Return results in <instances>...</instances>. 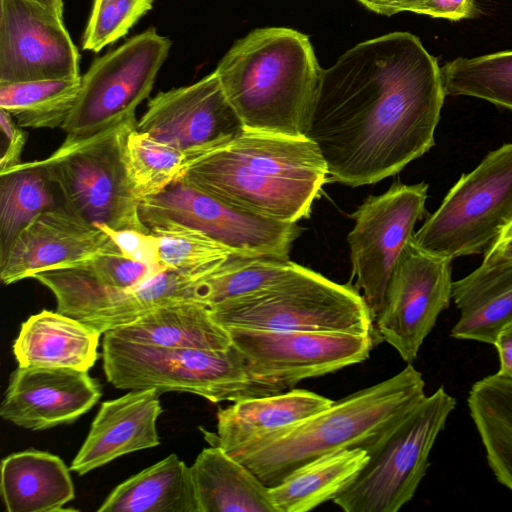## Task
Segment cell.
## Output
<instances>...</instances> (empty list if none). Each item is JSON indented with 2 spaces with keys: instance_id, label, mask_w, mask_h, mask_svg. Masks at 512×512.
<instances>
[{
  "instance_id": "1",
  "label": "cell",
  "mask_w": 512,
  "mask_h": 512,
  "mask_svg": "<svg viewBox=\"0 0 512 512\" xmlns=\"http://www.w3.org/2000/svg\"><path fill=\"white\" fill-rule=\"evenodd\" d=\"M445 96L437 58L417 36L391 32L322 69L305 137L333 181L374 184L434 146Z\"/></svg>"
},
{
  "instance_id": "2",
  "label": "cell",
  "mask_w": 512,
  "mask_h": 512,
  "mask_svg": "<svg viewBox=\"0 0 512 512\" xmlns=\"http://www.w3.org/2000/svg\"><path fill=\"white\" fill-rule=\"evenodd\" d=\"M327 175L306 137L245 131L191 162L179 179L241 210L296 223L309 215Z\"/></svg>"
},
{
  "instance_id": "3",
  "label": "cell",
  "mask_w": 512,
  "mask_h": 512,
  "mask_svg": "<svg viewBox=\"0 0 512 512\" xmlns=\"http://www.w3.org/2000/svg\"><path fill=\"white\" fill-rule=\"evenodd\" d=\"M425 394L420 371L409 363L396 375L334 401L294 424L251 439L229 451L266 486L328 453L374 443Z\"/></svg>"
},
{
  "instance_id": "4",
  "label": "cell",
  "mask_w": 512,
  "mask_h": 512,
  "mask_svg": "<svg viewBox=\"0 0 512 512\" xmlns=\"http://www.w3.org/2000/svg\"><path fill=\"white\" fill-rule=\"evenodd\" d=\"M215 71L245 131L305 137L322 73L305 34L255 29L232 45Z\"/></svg>"
},
{
  "instance_id": "5",
  "label": "cell",
  "mask_w": 512,
  "mask_h": 512,
  "mask_svg": "<svg viewBox=\"0 0 512 512\" xmlns=\"http://www.w3.org/2000/svg\"><path fill=\"white\" fill-rule=\"evenodd\" d=\"M102 359L108 382L122 390L186 392L212 403L280 393L253 379L233 344L222 351L167 348L131 342L106 332Z\"/></svg>"
},
{
  "instance_id": "6",
  "label": "cell",
  "mask_w": 512,
  "mask_h": 512,
  "mask_svg": "<svg viewBox=\"0 0 512 512\" xmlns=\"http://www.w3.org/2000/svg\"><path fill=\"white\" fill-rule=\"evenodd\" d=\"M209 309L226 329L345 332L376 340L370 311L354 286L299 264L282 280Z\"/></svg>"
},
{
  "instance_id": "7",
  "label": "cell",
  "mask_w": 512,
  "mask_h": 512,
  "mask_svg": "<svg viewBox=\"0 0 512 512\" xmlns=\"http://www.w3.org/2000/svg\"><path fill=\"white\" fill-rule=\"evenodd\" d=\"M455 407V398L443 386L426 395L366 448L368 461L333 502L346 512L400 510L414 497Z\"/></svg>"
},
{
  "instance_id": "8",
  "label": "cell",
  "mask_w": 512,
  "mask_h": 512,
  "mask_svg": "<svg viewBox=\"0 0 512 512\" xmlns=\"http://www.w3.org/2000/svg\"><path fill=\"white\" fill-rule=\"evenodd\" d=\"M137 122L126 121L81 142L62 144L41 160L68 211L93 225L151 232L141 219V201L125 163L127 137Z\"/></svg>"
},
{
  "instance_id": "9",
  "label": "cell",
  "mask_w": 512,
  "mask_h": 512,
  "mask_svg": "<svg viewBox=\"0 0 512 512\" xmlns=\"http://www.w3.org/2000/svg\"><path fill=\"white\" fill-rule=\"evenodd\" d=\"M511 223L512 143H507L459 178L412 239L420 249L451 260L485 255Z\"/></svg>"
},
{
  "instance_id": "10",
  "label": "cell",
  "mask_w": 512,
  "mask_h": 512,
  "mask_svg": "<svg viewBox=\"0 0 512 512\" xmlns=\"http://www.w3.org/2000/svg\"><path fill=\"white\" fill-rule=\"evenodd\" d=\"M171 41L150 27L97 58L81 76L74 108L62 129L70 145L115 125L137 120L136 108L146 99L168 57Z\"/></svg>"
},
{
  "instance_id": "11",
  "label": "cell",
  "mask_w": 512,
  "mask_h": 512,
  "mask_svg": "<svg viewBox=\"0 0 512 512\" xmlns=\"http://www.w3.org/2000/svg\"><path fill=\"white\" fill-rule=\"evenodd\" d=\"M149 228L177 224L198 230L244 258L289 260L301 229L236 208L178 179L161 193L140 203Z\"/></svg>"
},
{
  "instance_id": "12",
  "label": "cell",
  "mask_w": 512,
  "mask_h": 512,
  "mask_svg": "<svg viewBox=\"0 0 512 512\" xmlns=\"http://www.w3.org/2000/svg\"><path fill=\"white\" fill-rule=\"evenodd\" d=\"M428 185L394 183L380 195H369L350 215L354 226L347 236L355 288L373 322L400 257L425 212Z\"/></svg>"
},
{
  "instance_id": "13",
  "label": "cell",
  "mask_w": 512,
  "mask_h": 512,
  "mask_svg": "<svg viewBox=\"0 0 512 512\" xmlns=\"http://www.w3.org/2000/svg\"><path fill=\"white\" fill-rule=\"evenodd\" d=\"M227 330L253 379L278 392L361 363L377 344L372 335L345 332Z\"/></svg>"
},
{
  "instance_id": "14",
  "label": "cell",
  "mask_w": 512,
  "mask_h": 512,
  "mask_svg": "<svg viewBox=\"0 0 512 512\" xmlns=\"http://www.w3.org/2000/svg\"><path fill=\"white\" fill-rule=\"evenodd\" d=\"M451 262L420 249L411 238L392 274L374 320V334L378 343L387 342L408 364L450 305Z\"/></svg>"
},
{
  "instance_id": "15",
  "label": "cell",
  "mask_w": 512,
  "mask_h": 512,
  "mask_svg": "<svg viewBox=\"0 0 512 512\" xmlns=\"http://www.w3.org/2000/svg\"><path fill=\"white\" fill-rule=\"evenodd\" d=\"M136 128L183 151L192 162L245 132L216 71L191 85L158 93Z\"/></svg>"
},
{
  "instance_id": "16",
  "label": "cell",
  "mask_w": 512,
  "mask_h": 512,
  "mask_svg": "<svg viewBox=\"0 0 512 512\" xmlns=\"http://www.w3.org/2000/svg\"><path fill=\"white\" fill-rule=\"evenodd\" d=\"M79 76L62 17L32 0H0V83Z\"/></svg>"
},
{
  "instance_id": "17",
  "label": "cell",
  "mask_w": 512,
  "mask_h": 512,
  "mask_svg": "<svg viewBox=\"0 0 512 512\" xmlns=\"http://www.w3.org/2000/svg\"><path fill=\"white\" fill-rule=\"evenodd\" d=\"M101 395L88 371L18 366L9 378L0 416L25 429L46 430L76 421Z\"/></svg>"
},
{
  "instance_id": "18",
  "label": "cell",
  "mask_w": 512,
  "mask_h": 512,
  "mask_svg": "<svg viewBox=\"0 0 512 512\" xmlns=\"http://www.w3.org/2000/svg\"><path fill=\"white\" fill-rule=\"evenodd\" d=\"M110 249L119 248L101 227L61 204L37 216L20 232L0 260V278L9 285L41 271L86 262Z\"/></svg>"
},
{
  "instance_id": "19",
  "label": "cell",
  "mask_w": 512,
  "mask_h": 512,
  "mask_svg": "<svg viewBox=\"0 0 512 512\" xmlns=\"http://www.w3.org/2000/svg\"><path fill=\"white\" fill-rule=\"evenodd\" d=\"M160 394L156 388L135 389L103 402L71 463V471L84 475L123 455L158 446Z\"/></svg>"
},
{
  "instance_id": "20",
  "label": "cell",
  "mask_w": 512,
  "mask_h": 512,
  "mask_svg": "<svg viewBox=\"0 0 512 512\" xmlns=\"http://www.w3.org/2000/svg\"><path fill=\"white\" fill-rule=\"evenodd\" d=\"M101 332L58 311L42 310L22 323L13 354L22 367L89 371L99 358Z\"/></svg>"
},
{
  "instance_id": "21",
  "label": "cell",
  "mask_w": 512,
  "mask_h": 512,
  "mask_svg": "<svg viewBox=\"0 0 512 512\" xmlns=\"http://www.w3.org/2000/svg\"><path fill=\"white\" fill-rule=\"evenodd\" d=\"M333 402L304 389L242 399L218 410L217 432L203 430L204 438L229 452L255 437L294 425Z\"/></svg>"
},
{
  "instance_id": "22",
  "label": "cell",
  "mask_w": 512,
  "mask_h": 512,
  "mask_svg": "<svg viewBox=\"0 0 512 512\" xmlns=\"http://www.w3.org/2000/svg\"><path fill=\"white\" fill-rule=\"evenodd\" d=\"M452 299L460 312L450 336L494 345L512 323V263H485L453 282Z\"/></svg>"
},
{
  "instance_id": "23",
  "label": "cell",
  "mask_w": 512,
  "mask_h": 512,
  "mask_svg": "<svg viewBox=\"0 0 512 512\" xmlns=\"http://www.w3.org/2000/svg\"><path fill=\"white\" fill-rule=\"evenodd\" d=\"M71 469L57 455L36 449L1 461L0 490L8 512L63 511L74 499Z\"/></svg>"
},
{
  "instance_id": "24",
  "label": "cell",
  "mask_w": 512,
  "mask_h": 512,
  "mask_svg": "<svg viewBox=\"0 0 512 512\" xmlns=\"http://www.w3.org/2000/svg\"><path fill=\"white\" fill-rule=\"evenodd\" d=\"M108 332L131 342L167 348L222 351L232 346L229 331L212 318L209 307L195 301L155 308Z\"/></svg>"
},
{
  "instance_id": "25",
  "label": "cell",
  "mask_w": 512,
  "mask_h": 512,
  "mask_svg": "<svg viewBox=\"0 0 512 512\" xmlns=\"http://www.w3.org/2000/svg\"><path fill=\"white\" fill-rule=\"evenodd\" d=\"M190 468L199 512H277L269 487L223 448H204Z\"/></svg>"
},
{
  "instance_id": "26",
  "label": "cell",
  "mask_w": 512,
  "mask_h": 512,
  "mask_svg": "<svg viewBox=\"0 0 512 512\" xmlns=\"http://www.w3.org/2000/svg\"><path fill=\"white\" fill-rule=\"evenodd\" d=\"M98 512H199L190 466L176 454L120 483Z\"/></svg>"
},
{
  "instance_id": "27",
  "label": "cell",
  "mask_w": 512,
  "mask_h": 512,
  "mask_svg": "<svg viewBox=\"0 0 512 512\" xmlns=\"http://www.w3.org/2000/svg\"><path fill=\"white\" fill-rule=\"evenodd\" d=\"M363 448H347L321 456L269 487L277 512H306L333 500L368 461Z\"/></svg>"
},
{
  "instance_id": "28",
  "label": "cell",
  "mask_w": 512,
  "mask_h": 512,
  "mask_svg": "<svg viewBox=\"0 0 512 512\" xmlns=\"http://www.w3.org/2000/svg\"><path fill=\"white\" fill-rule=\"evenodd\" d=\"M467 403L492 473L512 491V380L499 373L478 380Z\"/></svg>"
},
{
  "instance_id": "29",
  "label": "cell",
  "mask_w": 512,
  "mask_h": 512,
  "mask_svg": "<svg viewBox=\"0 0 512 512\" xmlns=\"http://www.w3.org/2000/svg\"><path fill=\"white\" fill-rule=\"evenodd\" d=\"M53 185L41 160L0 172V260L37 216L61 205L55 200Z\"/></svg>"
},
{
  "instance_id": "30",
  "label": "cell",
  "mask_w": 512,
  "mask_h": 512,
  "mask_svg": "<svg viewBox=\"0 0 512 512\" xmlns=\"http://www.w3.org/2000/svg\"><path fill=\"white\" fill-rule=\"evenodd\" d=\"M81 86L74 78L0 83V109L9 112L24 128L63 127Z\"/></svg>"
},
{
  "instance_id": "31",
  "label": "cell",
  "mask_w": 512,
  "mask_h": 512,
  "mask_svg": "<svg viewBox=\"0 0 512 512\" xmlns=\"http://www.w3.org/2000/svg\"><path fill=\"white\" fill-rule=\"evenodd\" d=\"M441 72L446 95L475 97L512 111V50L458 57Z\"/></svg>"
},
{
  "instance_id": "32",
  "label": "cell",
  "mask_w": 512,
  "mask_h": 512,
  "mask_svg": "<svg viewBox=\"0 0 512 512\" xmlns=\"http://www.w3.org/2000/svg\"><path fill=\"white\" fill-rule=\"evenodd\" d=\"M183 151L132 128L125 146V163L140 201L155 196L178 180L191 163Z\"/></svg>"
},
{
  "instance_id": "33",
  "label": "cell",
  "mask_w": 512,
  "mask_h": 512,
  "mask_svg": "<svg viewBox=\"0 0 512 512\" xmlns=\"http://www.w3.org/2000/svg\"><path fill=\"white\" fill-rule=\"evenodd\" d=\"M297 266L290 260L235 256L217 271L196 281L195 301L210 307L253 293L282 280Z\"/></svg>"
},
{
  "instance_id": "34",
  "label": "cell",
  "mask_w": 512,
  "mask_h": 512,
  "mask_svg": "<svg viewBox=\"0 0 512 512\" xmlns=\"http://www.w3.org/2000/svg\"><path fill=\"white\" fill-rule=\"evenodd\" d=\"M150 231L158 237L161 264L195 280L212 274L236 256L206 234L182 225L167 224Z\"/></svg>"
},
{
  "instance_id": "35",
  "label": "cell",
  "mask_w": 512,
  "mask_h": 512,
  "mask_svg": "<svg viewBox=\"0 0 512 512\" xmlns=\"http://www.w3.org/2000/svg\"><path fill=\"white\" fill-rule=\"evenodd\" d=\"M154 0H94L82 47L99 52L124 37L153 7Z\"/></svg>"
},
{
  "instance_id": "36",
  "label": "cell",
  "mask_w": 512,
  "mask_h": 512,
  "mask_svg": "<svg viewBox=\"0 0 512 512\" xmlns=\"http://www.w3.org/2000/svg\"><path fill=\"white\" fill-rule=\"evenodd\" d=\"M87 263L99 281L119 289L138 287L166 269L131 259L119 249L104 250L89 259Z\"/></svg>"
},
{
  "instance_id": "37",
  "label": "cell",
  "mask_w": 512,
  "mask_h": 512,
  "mask_svg": "<svg viewBox=\"0 0 512 512\" xmlns=\"http://www.w3.org/2000/svg\"><path fill=\"white\" fill-rule=\"evenodd\" d=\"M101 227L127 257L139 262L163 267L159 256V240L152 232L145 233L136 230H113L103 225Z\"/></svg>"
},
{
  "instance_id": "38",
  "label": "cell",
  "mask_w": 512,
  "mask_h": 512,
  "mask_svg": "<svg viewBox=\"0 0 512 512\" xmlns=\"http://www.w3.org/2000/svg\"><path fill=\"white\" fill-rule=\"evenodd\" d=\"M0 125L6 142L0 159L1 172L21 163L20 159L26 143V135L13 120V116L4 109H0Z\"/></svg>"
},
{
  "instance_id": "39",
  "label": "cell",
  "mask_w": 512,
  "mask_h": 512,
  "mask_svg": "<svg viewBox=\"0 0 512 512\" xmlns=\"http://www.w3.org/2000/svg\"><path fill=\"white\" fill-rule=\"evenodd\" d=\"M417 13L459 21L475 17L478 8L475 0H422Z\"/></svg>"
},
{
  "instance_id": "40",
  "label": "cell",
  "mask_w": 512,
  "mask_h": 512,
  "mask_svg": "<svg viewBox=\"0 0 512 512\" xmlns=\"http://www.w3.org/2000/svg\"><path fill=\"white\" fill-rule=\"evenodd\" d=\"M499 357L500 375L512 380V323L506 325L498 334L493 345Z\"/></svg>"
},
{
  "instance_id": "41",
  "label": "cell",
  "mask_w": 512,
  "mask_h": 512,
  "mask_svg": "<svg viewBox=\"0 0 512 512\" xmlns=\"http://www.w3.org/2000/svg\"><path fill=\"white\" fill-rule=\"evenodd\" d=\"M369 10L386 16L403 11L417 13L422 0H358Z\"/></svg>"
},
{
  "instance_id": "42",
  "label": "cell",
  "mask_w": 512,
  "mask_h": 512,
  "mask_svg": "<svg viewBox=\"0 0 512 512\" xmlns=\"http://www.w3.org/2000/svg\"><path fill=\"white\" fill-rule=\"evenodd\" d=\"M485 263H512V236L500 238L484 255Z\"/></svg>"
},
{
  "instance_id": "43",
  "label": "cell",
  "mask_w": 512,
  "mask_h": 512,
  "mask_svg": "<svg viewBox=\"0 0 512 512\" xmlns=\"http://www.w3.org/2000/svg\"><path fill=\"white\" fill-rule=\"evenodd\" d=\"M63 18V0H32Z\"/></svg>"
},
{
  "instance_id": "44",
  "label": "cell",
  "mask_w": 512,
  "mask_h": 512,
  "mask_svg": "<svg viewBox=\"0 0 512 512\" xmlns=\"http://www.w3.org/2000/svg\"><path fill=\"white\" fill-rule=\"evenodd\" d=\"M511 236H512V223L503 232L501 238H503V237H511Z\"/></svg>"
}]
</instances>
